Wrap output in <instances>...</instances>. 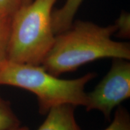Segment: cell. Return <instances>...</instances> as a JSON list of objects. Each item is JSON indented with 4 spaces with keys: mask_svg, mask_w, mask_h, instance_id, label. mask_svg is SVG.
Wrapping results in <instances>:
<instances>
[{
    "mask_svg": "<svg viewBox=\"0 0 130 130\" xmlns=\"http://www.w3.org/2000/svg\"><path fill=\"white\" fill-rule=\"evenodd\" d=\"M116 30L115 24L102 27L90 21H74L69 28L55 36L53 46L41 65L58 77L101 58L129 60V43L112 40Z\"/></svg>",
    "mask_w": 130,
    "mask_h": 130,
    "instance_id": "6da1fadb",
    "label": "cell"
},
{
    "mask_svg": "<svg viewBox=\"0 0 130 130\" xmlns=\"http://www.w3.org/2000/svg\"><path fill=\"white\" fill-rule=\"evenodd\" d=\"M96 76V73L89 72L78 78L63 79L50 74L42 65L7 59L0 64V85L14 86L35 94L42 115H46L52 107L63 104L85 107V87Z\"/></svg>",
    "mask_w": 130,
    "mask_h": 130,
    "instance_id": "7a4b0ae2",
    "label": "cell"
},
{
    "mask_svg": "<svg viewBox=\"0 0 130 130\" xmlns=\"http://www.w3.org/2000/svg\"><path fill=\"white\" fill-rule=\"evenodd\" d=\"M56 1L33 0L13 15L7 60L42 64L54 42L51 16Z\"/></svg>",
    "mask_w": 130,
    "mask_h": 130,
    "instance_id": "3957f363",
    "label": "cell"
},
{
    "mask_svg": "<svg viewBox=\"0 0 130 130\" xmlns=\"http://www.w3.org/2000/svg\"><path fill=\"white\" fill-rule=\"evenodd\" d=\"M111 68L92 92L87 93L86 111L99 110L110 121L114 108L130 97V62L112 58Z\"/></svg>",
    "mask_w": 130,
    "mask_h": 130,
    "instance_id": "277c9868",
    "label": "cell"
},
{
    "mask_svg": "<svg viewBox=\"0 0 130 130\" xmlns=\"http://www.w3.org/2000/svg\"><path fill=\"white\" fill-rule=\"evenodd\" d=\"M76 106L63 104L49 110L47 116L37 130H82L75 116Z\"/></svg>",
    "mask_w": 130,
    "mask_h": 130,
    "instance_id": "5b68a950",
    "label": "cell"
},
{
    "mask_svg": "<svg viewBox=\"0 0 130 130\" xmlns=\"http://www.w3.org/2000/svg\"><path fill=\"white\" fill-rule=\"evenodd\" d=\"M83 0H66L60 9L52 12V28L55 36L61 33L71 27L75 14Z\"/></svg>",
    "mask_w": 130,
    "mask_h": 130,
    "instance_id": "8992f818",
    "label": "cell"
},
{
    "mask_svg": "<svg viewBox=\"0 0 130 130\" xmlns=\"http://www.w3.org/2000/svg\"><path fill=\"white\" fill-rule=\"evenodd\" d=\"M12 16L0 12V64L7 60Z\"/></svg>",
    "mask_w": 130,
    "mask_h": 130,
    "instance_id": "52a82bcc",
    "label": "cell"
},
{
    "mask_svg": "<svg viewBox=\"0 0 130 130\" xmlns=\"http://www.w3.org/2000/svg\"><path fill=\"white\" fill-rule=\"evenodd\" d=\"M21 126V122L9 102L0 96V130H12Z\"/></svg>",
    "mask_w": 130,
    "mask_h": 130,
    "instance_id": "ba28073f",
    "label": "cell"
},
{
    "mask_svg": "<svg viewBox=\"0 0 130 130\" xmlns=\"http://www.w3.org/2000/svg\"><path fill=\"white\" fill-rule=\"evenodd\" d=\"M104 130H130V115L121 105L117 107L111 123Z\"/></svg>",
    "mask_w": 130,
    "mask_h": 130,
    "instance_id": "9c48e42d",
    "label": "cell"
},
{
    "mask_svg": "<svg viewBox=\"0 0 130 130\" xmlns=\"http://www.w3.org/2000/svg\"><path fill=\"white\" fill-rule=\"evenodd\" d=\"M115 25L116 27V36L123 39L130 37V14L129 13L122 12L117 19Z\"/></svg>",
    "mask_w": 130,
    "mask_h": 130,
    "instance_id": "30bf717a",
    "label": "cell"
},
{
    "mask_svg": "<svg viewBox=\"0 0 130 130\" xmlns=\"http://www.w3.org/2000/svg\"><path fill=\"white\" fill-rule=\"evenodd\" d=\"M21 6V0H0V12L12 16Z\"/></svg>",
    "mask_w": 130,
    "mask_h": 130,
    "instance_id": "8fae6325",
    "label": "cell"
},
{
    "mask_svg": "<svg viewBox=\"0 0 130 130\" xmlns=\"http://www.w3.org/2000/svg\"><path fill=\"white\" fill-rule=\"evenodd\" d=\"M33 0H21L22 2V6H25V5H27L31 3Z\"/></svg>",
    "mask_w": 130,
    "mask_h": 130,
    "instance_id": "7c38bea8",
    "label": "cell"
},
{
    "mask_svg": "<svg viewBox=\"0 0 130 130\" xmlns=\"http://www.w3.org/2000/svg\"><path fill=\"white\" fill-rule=\"evenodd\" d=\"M12 130H29V128L28 127H27V126H20L18 128H16L15 129H13Z\"/></svg>",
    "mask_w": 130,
    "mask_h": 130,
    "instance_id": "4fadbf2b",
    "label": "cell"
}]
</instances>
